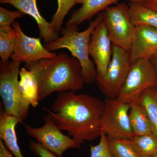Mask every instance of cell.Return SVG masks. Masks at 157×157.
<instances>
[{"label": "cell", "instance_id": "obj_26", "mask_svg": "<svg viewBox=\"0 0 157 157\" xmlns=\"http://www.w3.org/2000/svg\"><path fill=\"white\" fill-rule=\"evenodd\" d=\"M29 147L31 150L39 157H57L56 155L45 148L38 142L31 140Z\"/></svg>", "mask_w": 157, "mask_h": 157}, {"label": "cell", "instance_id": "obj_2", "mask_svg": "<svg viewBox=\"0 0 157 157\" xmlns=\"http://www.w3.org/2000/svg\"><path fill=\"white\" fill-rule=\"evenodd\" d=\"M25 67L36 77L39 102L54 93L77 91L84 85L80 63L65 52H60L53 59L25 64Z\"/></svg>", "mask_w": 157, "mask_h": 157}, {"label": "cell", "instance_id": "obj_8", "mask_svg": "<svg viewBox=\"0 0 157 157\" xmlns=\"http://www.w3.org/2000/svg\"><path fill=\"white\" fill-rule=\"evenodd\" d=\"M132 63L129 52L113 45L112 58L106 74L103 77H97L96 80L99 89L107 98H117Z\"/></svg>", "mask_w": 157, "mask_h": 157}, {"label": "cell", "instance_id": "obj_25", "mask_svg": "<svg viewBox=\"0 0 157 157\" xmlns=\"http://www.w3.org/2000/svg\"><path fill=\"white\" fill-rule=\"evenodd\" d=\"M25 14L19 11H11L0 7V27L11 26L15 20L21 18Z\"/></svg>", "mask_w": 157, "mask_h": 157}, {"label": "cell", "instance_id": "obj_5", "mask_svg": "<svg viewBox=\"0 0 157 157\" xmlns=\"http://www.w3.org/2000/svg\"><path fill=\"white\" fill-rule=\"evenodd\" d=\"M157 87V74L150 59L132 63L117 99L129 104L138 103L145 91Z\"/></svg>", "mask_w": 157, "mask_h": 157}, {"label": "cell", "instance_id": "obj_6", "mask_svg": "<svg viewBox=\"0 0 157 157\" xmlns=\"http://www.w3.org/2000/svg\"><path fill=\"white\" fill-rule=\"evenodd\" d=\"M102 14L113 44L129 52L135 37V26L131 20L128 5L117 3L108 7Z\"/></svg>", "mask_w": 157, "mask_h": 157}, {"label": "cell", "instance_id": "obj_27", "mask_svg": "<svg viewBox=\"0 0 157 157\" xmlns=\"http://www.w3.org/2000/svg\"><path fill=\"white\" fill-rule=\"evenodd\" d=\"M0 157H14V155L5 146L2 140H0Z\"/></svg>", "mask_w": 157, "mask_h": 157}, {"label": "cell", "instance_id": "obj_21", "mask_svg": "<svg viewBox=\"0 0 157 157\" xmlns=\"http://www.w3.org/2000/svg\"><path fill=\"white\" fill-rule=\"evenodd\" d=\"M138 103L146 111L153 133L157 136V87L145 91L140 97Z\"/></svg>", "mask_w": 157, "mask_h": 157}, {"label": "cell", "instance_id": "obj_24", "mask_svg": "<svg viewBox=\"0 0 157 157\" xmlns=\"http://www.w3.org/2000/svg\"><path fill=\"white\" fill-rule=\"evenodd\" d=\"M100 140L96 145H90V157H113L109 149L107 136L101 132Z\"/></svg>", "mask_w": 157, "mask_h": 157}, {"label": "cell", "instance_id": "obj_22", "mask_svg": "<svg viewBox=\"0 0 157 157\" xmlns=\"http://www.w3.org/2000/svg\"><path fill=\"white\" fill-rule=\"evenodd\" d=\"M58 7L50 23L57 33L61 30L65 17L71 9L78 4V0H56Z\"/></svg>", "mask_w": 157, "mask_h": 157}, {"label": "cell", "instance_id": "obj_31", "mask_svg": "<svg viewBox=\"0 0 157 157\" xmlns=\"http://www.w3.org/2000/svg\"><path fill=\"white\" fill-rule=\"evenodd\" d=\"M151 157H157V155H156L154 156H152Z\"/></svg>", "mask_w": 157, "mask_h": 157}, {"label": "cell", "instance_id": "obj_16", "mask_svg": "<svg viewBox=\"0 0 157 157\" xmlns=\"http://www.w3.org/2000/svg\"><path fill=\"white\" fill-rule=\"evenodd\" d=\"M18 87L23 98L32 107L39 105V83L35 74L31 70L22 67L19 73Z\"/></svg>", "mask_w": 157, "mask_h": 157}, {"label": "cell", "instance_id": "obj_15", "mask_svg": "<svg viewBox=\"0 0 157 157\" xmlns=\"http://www.w3.org/2000/svg\"><path fill=\"white\" fill-rule=\"evenodd\" d=\"M0 109V138L14 157H24L17 143L15 128L19 120L5 112L3 104Z\"/></svg>", "mask_w": 157, "mask_h": 157}, {"label": "cell", "instance_id": "obj_20", "mask_svg": "<svg viewBox=\"0 0 157 157\" xmlns=\"http://www.w3.org/2000/svg\"><path fill=\"white\" fill-rule=\"evenodd\" d=\"M17 34L13 27H0V57L1 61L10 60L14 53L17 42Z\"/></svg>", "mask_w": 157, "mask_h": 157}, {"label": "cell", "instance_id": "obj_3", "mask_svg": "<svg viewBox=\"0 0 157 157\" xmlns=\"http://www.w3.org/2000/svg\"><path fill=\"white\" fill-rule=\"evenodd\" d=\"M103 19L101 12L90 22L87 28L82 32H78V28L62 29L61 37L44 45L47 50L51 52L62 48L67 49L80 63L82 79L84 83L87 84L96 81L98 77L94 63L90 58L89 47L92 33Z\"/></svg>", "mask_w": 157, "mask_h": 157}, {"label": "cell", "instance_id": "obj_7", "mask_svg": "<svg viewBox=\"0 0 157 157\" xmlns=\"http://www.w3.org/2000/svg\"><path fill=\"white\" fill-rule=\"evenodd\" d=\"M101 121V131L108 137L129 139L134 134L129 120L130 104L117 99L106 98Z\"/></svg>", "mask_w": 157, "mask_h": 157}, {"label": "cell", "instance_id": "obj_4", "mask_svg": "<svg viewBox=\"0 0 157 157\" xmlns=\"http://www.w3.org/2000/svg\"><path fill=\"white\" fill-rule=\"evenodd\" d=\"M21 63L12 60L0 61V96L5 112L22 123L28 116L31 105L23 98L18 87Z\"/></svg>", "mask_w": 157, "mask_h": 157}, {"label": "cell", "instance_id": "obj_1", "mask_svg": "<svg viewBox=\"0 0 157 157\" xmlns=\"http://www.w3.org/2000/svg\"><path fill=\"white\" fill-rule=\"evenodd\" d=\"M104 105L96 97L69 90L59 93L46 110L62 131L82 144L100 137Z\"/></svg>", "mask_w": 157, "mask_h": 157}, {"label": "cell", "instance_id": "obj_29", "mask_svg": "<svg viewBox=\"0 0 157 157\" xmlns=\"http://www.w3.org/2000/svg\"><path fill=\"white\" fill-rule=\"evenodd\" d=\"M150 59L151 61L154 66L157 74V52L155 55L152 57Z\"/></svg>", "mask_w": 157, "mask_h": 157}, {"label": "cell", "instance_id": "obj_30", "mask_svg": "<svg viewBox=\"0 0 157 157\" xmlns=\"http://www.w3.org/2000/svg\"><path fill=\"white\" fill-rule=\"evenodd\" d=\"M129 2H138L142 3L148 0H127Z\"/></svg>", "mask_w": 157, "mask_h": 157}, {"label": "cell", "instance_id": "obj_17", "mask_svg": "<svg viewBox=\"0 0 157 157\" xmlns=\"http://www.w3.org/2000/svg\"><path fill=\"white\" fill-rule=\"evenodd\" d=\"M129 116L134 136L153 133L151 124L146 111L139 103L130 104Z\"/></svg>", "mask_w": 157, "mask_h": 157}, {"label": "cell", "instance_id": "obj_14", "mask_svg": "<svg viewBox=\"0 0 157 157\" xmlns=\"http://www.w3.org/2000/svg\"><path fill=\"white\" fill-rule=\"evenodd\" d=\"M120 0H78L80 8L73 11L66 23L67 29L78 28V25L86 20L91 19L109 6L117 4Z\"/></svg>", "mask_w": 157, "mask_h": 157}, {"label": "cell", "instance_id": "obj_18", "mask_svg": "<svg viewBox=\"0 0 157 157\" xmlns=\"http://www.w3.org/2000/svg\"><path fill=\"white\" fill-rule=\"evenodd\" d=\"M132 23L135 26L146 25L157 29V11L142 3L129 2Z\"/></svg>", "mask_w": 157, "mask_h": 157}, {"label": "cell", "instance_id": "obj_23", "mask_svg": "<svg viewBox=\"0 0 157 157\" xmlns=\"http://www.w3.org/2000/svg\"><path fill=\"white\" fill-rule=\"evenodd\" d=\"M109 149L113 157H140L126 139L107 136Z\"/></svg>", "mask_w": 157, "mask_h": 157}, {"label": "cell", "instance_id": "obj_11", "mask_svg": "<svg viewBox=\"0 0 157 157\" xmlns=\"http://www.w3.org/2000/svg\"><path fill=\"white\" fill-rule=\"evenodd\" d=\"M113 44L104 20L98 24L93 31L90 40L89 52L94 60L98 77H103L112 56Z\"/></svg>", "mask_w": 157, "mask_h": 157}, {"label": "cell", "instance_id": "obj_13", "mask_svg": "<svg viewBox=\"0 0 157 157\" xmlns=\"http://www.w3.org/2000/svg\"><path fill=\"white\" fill-rule=\"evenodd\" d=\"M2 4H9L18 11L34 18L38 25L39 34L45 44L55 41L59 38L51 24L41 15L37 4V0H0Z\"/></svg>", "mask_w": 157, "mask_h": 157}, {"label": "cell", "instance_id": "obj_28", "mask_svg": "<svg viewBox=\"0 0 157 157\" xmlns=\"http://www.w3.org/2000/svg\"><path fill=\"white\" fill-rule=\"evenodd\" d=\"M142 3L144 6L157 11V0H148Z\"/></svg>", "mask_w": 157, "mask_h": 157}, {"label": "cell", "instance_id": "obj_9", "mask_svg": "<svg viewBox=\"0 0 157 157\" xmlns=\"http://www.w3.org/2000/svg\"><path fill=\"white\" fill-rule=\"evenodd\" d=\"M27 134L37 140L39 143L57 157H61L67 150L81 147L80 142L63 134L51 116L44 117V124L40 128L25 125Z\"/></svg>", "mask_w": 157, "mask_h": 157}, {"label": "cell", "instance_id": "obj_19", "mask_svg": "<svg viewBox=\"0 0 157 157\" xmlns=\"http://www.w3.org/2000/svg\"><path fill=\"white\" fill-rule=\"evenodd\" d=\"M126 140L140 157H151L157 155V136L154 133L134 136Z\"/></svg>", "mask_w": 157, "mask_h": 157}, {"label": "cell", "instance_id": "obj_12", "mask_svg": "<svg viewBox=\"0 0 157 157\" xmlns=\"http://www.w3.org/2000/svg\"><path fill=\"white\" fill-rule=\"evenodd\" d=\"M129 52L132 63L151 59L157 52V29L146 25L135 26V37Z\"/></svg>", "mask_w": 157, "mask_h": 157}, {"label": "cell", "instance_id": "obj_10", "mask_svg": "<svg viewBox=\"0 0 157 157\" xmlns=\"http://www.w3.org/2000/svg\"><path fill=\"white\" fill-rule=\"evenodd\" d=\"M12 27L16 31L17 39L11 60L29 64L43 59H53L56 56V53L45 48L41 39L28 36L25 34L19 22L15 21Z\"/></svg>", "mask_w": 157, "mask_h": 157}]
</instances>
